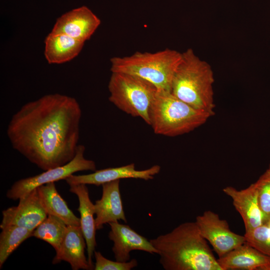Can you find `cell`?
<instances>
[{
    "instance_id": "6",
    "label": "cell",
    "mask_w": 270,
    "mask_h": 270,
    "mask_svg": "<svg viewBox=\"0 0 270 270\" xmlns=\"http://www.w3.org/2000/svg\"><path fill=\"white\" fill-rule=\"evenodd\" d=\"M109 100L118 108L150 125V111L158 88L136 76L112 72L108 84Z\"/></svg>"
},
{
    "instance_id": "10",
    "label": "cell",
    "mask_w": 270,
    "mask_h": 270,
    "mask_svg": "<svg viewBox=\"0 0 270 270\" xmlns=\"http://www.w3.org/2000/svg\"><path fill=\"white\" fill-rule=\"evenodd\" d=\"M100 19L87 6L72 10L58 18L52 32L63 34L78 40H88L100 24Z\"/></svg>"
},
{
    "instance_id": "24",
    "label": "cell",
    "mask_w": 270,
    "mask_h": 270,
    "mask_svg": "<svg viewBox=\"0 0 270 270\" xmlns=\"http://www.w3.org/2000/svg\"><path fill=\"white\" fill-rule=\"evenodd\" d=\"M94 254L96 260L94 270H130L138 264L136 259L120 262L110 260L104 257L100 252L94 251Z\"/></svg>"
},
{
    "instance_id": "21",
    "label": "cell",
    "mask_w": 270,
    "mask_h": 270,
    "mask_svg": "<svg viewBox=\"0 0 270 270\" xmlns=\"http://www.w3.org/2000/svg\"><path fill=\"white\" fill-rule=\"evenodd\" d=\"M0 234V268L10 255L25 240L32 236L33 231L14 225L4 226Z\"/></svg>"
},
{
    "instance_id": "2",
    "label": "cell",
    "mask_w": 270,
    "mask_h": 270,
    "mask_svg": "<svg viewBox=\"0 0 270 270\" xmlns=\"http://www.w3.org/2000/svg\"><path fill=\"white\" fill-rule=\"evenodd\" d=\"M150 240L165 270H222L195 222Z\"/></svg>"
},
{
    "instance_id": "23",
    "label": "cell",
    "mask_w": 270,
    "mask_h": 270,
    "mask_svg": "<svg viewBox=\"0 0 270 270\" xmlns=\"http://www.w3.org/2000/svg\"><path fill=\"white\" fill-rule=\"evenodd\" d=\"M254 184L263 224H266L270 219V170L267 169Z\"/></svg>"
},
{
    "instance_id": "18",
    "label": "cell",
    "mask_w": 270,
    "mask_h": 270,
    "mask_svg": "<svg viewBox=\"0 0 270 270\" xmlns=\"http://www.w3.org/2000/svg\"><path fill=\"white\" fill-rule=\"evenodd\" d=\"M84 42L63 34L50 32L44 40L45 58L49 64H61L75 58Z\"/></svg>"
},
{
    "instance_id": "20",
    "label": "cell",
    "mask_w": 270,
    "mask_h": 270,
    "mask_svg": "<svg viewBox=\"0 0 270 270\" xmlns=\"http://www.w3.org/2000/svg\"><path fill=\"white\" fill-rule=\"evenodd\" d=\"M67 226L64 221L58 217L48 215L33 230L32 236L48 242L56 252L64 238Z\"/></svg>"
},
{
    "instance_id": "13",
    "label": "cell",
    "mask_w": 270,
    "mask_h": 270,
    "mask_svg": "<svg viewBox=\"0 0 270 270\" xmlns=\"http://www.w3.org/2000/svg\"><path fill=\"white\" fill-rule=\"evenodd\" d=\"M86 242L80 226L68 225L59 250L52 260L53 264L61 261L69 263L72 270H92L86 258L84 250Z\"/></svg>"
},
{
    "instance_id": "11",
    "label": "cell",
    "mask_w": 270,
    "mask_h": 270,
    "mask_svg": "<svg viewBox=\"0 0 270 270\" xmlns=\"http://www.w3.org/2000/svg\"><path fill=\"white\" fill-rule=\"evenodd\" d=\"M160 170V166L158 165H154L144 170H137L134 164L132 163L119 167L96 170L86 174H73L65 180L69 186L84 184L99 186L106 182L124 178L142 179L145 180H152Z\"/></svg>"
},
{
    "instance_id": "1",
    "label": "cell",
    "mask_w": 270,
    "mask_h": 270,
    "mask_svg": "<svg viewBox=\"0 0 270 270\" xmlns=\"http://www.w3.org/2000/svg\"><path fill=\"white\" fill-rule=\"evenodd\" d=\"M82 112L75 98L46 94L14 114L6 134L14 150L44 171L64 165L75 156Z\"/></svg>"
},
{
    "instance_id": "8",
    "label": "cell",
    "mask_w": 270,
    "mask_h": 270,
    "mask_svg": "<svg viewBox=\"0 0 270 270\" xmlns=\"http://www.w3.org/2000/svg\"><path fill=\"white\" fill-rule=\"evenodd\" d=\"M195 222L201 235L212 246L218 258L246 242L244 236L232 232L228 222L211 210L196 216Z\"/></svg>"
},
{
    "instance_id": "17",
    "label": "cell",
    "mask_w": 270,
    "mask_h": 270,
    "mask_svg": "<svg viewBox=\"0 0 270 270\" xmlns=\"http://www.w3.org/2000/svg\"><path fill=\"white\" fill-rule=\"evenodd\" d=\"M218 261L222 270H265L270 264V256L245 242L218 258Z\"/></svg>"
},
{
    "instance_id": "15",
    "label": "cell",
    "mask_w": 270,
    "mask_h": 270,
    "mask_svg": "<svg viewBox=\"0 0 270 270\" xmlns=\"http://www.w3.org/2000/svg\"><path fill=\"white\" fill-rule=\"evenodd\" d=\"M222 190L232 199L234 206L243 220L246 232L263 224L254 183L241 190L232 186H226Z\"/></svg>"
},
{
    "instance_id": "4",
    "label": "cell",
    "mask_w": 270,
    "mask_h": 270,
    "mask_svg": "<svg viewBox=\"0 0 270 270\" xmlns=\"http://www.w3.org/2000/svg\"><path fill=\"white\" fill-rule=\"evenodd\" d=\"M212 116L179 99L170 91L158 90L150 111V125L158 134L176 136L204 124Z\"/></svg>"
},
{
    "instance_id": "3",
    "label": "cell",
    "mask_w": 270,
    "mask_h": 270,
    "mask_svg": "<svg viewBox=\"0 0 270 270\" xmlns=\"http://www.w3.org/2000/svg\"><path fill=\"white\" fill-rule=\"evenodd\" d=\"M214 72L210 65L192 48L182 53L170 92L194 108L214 115Z\"/></svg>"
},
{
    "instance_id": "19",
    "label": "cell",
    "mask_w": 270,
    "mask_h": 270,
    "mask_svg": "<svg viewBox=\"0 0 270 270\" xmlns=\"http://www.w3.org/2000/svg\"><path fill=\"white\" fill-rule=\"evenodd\" d=\"M40 203L48 215L58 217L67 225L80 226V218L68 208L56 190L54 182L36 188Z\"/></svg>"
},
{
    "instance_id": "26",
    "label": "cell",
    "mask_w": 270,
    "mask_h": 270,
    "mask_svg": "<svg viewBox=\"0 0 270 270\" xmlns=\"http://www.w3.org/2000/svg\"><path fill=\"white\" fill-rule=\"evenodd\" d=\"M268 169L269 170H270V164H269L268 168Z\"/></svg>"
},
{
    "instance_id": "22",
    "label": "cell",
    "mask_w": 270,
    "mask_h": 270,
    "mask_svg": "<svg viewBox=\"0 0 270 270\" xmlns=\"http://www.w3.org/2000/svg\"><path fill=\"white\" fill-rule=\"evenodd\" d=\"M246 242L260 252L270 256V226L262 224L245 232Z\"/></svg>"
},
{
    "instance_id": "25",
    "label": "cell",
    "mask_w": 270,
    "mask_h": 270,
    "mask_svg": "<svg viewBox=\"0 0 270 270\" xmlns=\"http://www.w3.org/2000/svg\"><path fill=\"white\" fill-rule=\"evenodd\" d=\"M266 224H268L270 226V219L268 222Z\"/></svg>"
},
{
    "instance_id": "7",
    "label": "cell",
    "mask_w": 270,
    "mask_h": 270,
    "mask_svg": "<svg viewBox=\"0 0 270 270\" xmlns=\"http://www.w3.org/2000/svg\"><path fill=\"white\" fill-rule=\"evenodd\" d=\"M85 147L79 144L74 158L66 164L50 168L37 175L16 181L7 191L6 197L14 200H18L34 188L50 182H55L67 178L74 173L83 170H96L94 161L84 156Z\"/></svg>"
},
{
    "instance_id": "14",
    "label": "cell",
    "mask_w": 270,
    "mask_h": 270,
    "mask_svg": "<svg viewBox=\"0 0 270 270\" xmlns=\"http://www.w3.org/2000/svg\"><path fill=\"white\" fill-rule=\"evenodd\" d=\"M120 180L102 184V195L94 204L96 230L103 228L106 224L120 220L127 222L120 190Z\"/></svg>"
},
{
    "instance_id": "5",
    "label": "cell",
    "mask_w": 270,
    "mask_h": 270,
    "mask_svg": "<svg viewBox=\"0 0 270 270\" xmlns=\"http://www.w3.org/2000/svg\"><path fill=\"white\" fill-rule=\"evenodd\" d=\"M182 53L166 48L155 52H137L129 56L110 58L112 72H123L144 78L158 90L170 91Z\"/></svg>"
},
{
    "instance_id": "9",
    "label": "cell",
    "mask_w": 270,
    "mask_h": 270,
    "mask_svg": "<svg viewBox=\"0 0 270 270\" xmlns=\"http://www.w3.org/2000/svg\"><path fill=\"white\" fill-rule=\"evenodd\" d=\"M18 200L16 206L2 212L0 228L14 225L33 231L48 216L40 203L36 188Z\"/></svg>"
},
{
    "instance_id": "16",
    "label": "cell",
    "mask_w": 270,
    "mask_h": 270,
    "mask_svg": "<svg viewBox=\"0 0 270 270\" xmlns=\"http://www.w3.org/2000/svg\"><path fill=\"white\" fill-rule=\"evenodd\" d=\"M70 186V191L75 194L78 199V210L80 214V226L86 242L88 260L90 264L94 267L92 257L96 246L94 204L90 198L86 184H72Z\"/></svg>"
},
{
    "instance_id": "12",
    "label": "cell",
    "mask_w": 270,
    "mask_h": 270,
    "mask_svg": "<svg viewBox=\"0 0 270 270\" xmlns=\"http://www.w3.org/2000/svg\"><path fill=\"white\" fill-rule=\"evenodd\" d=\"M110 230L108 238L113 242L112 250L116 260L126 262L130 260V252L134 250L157 254V250L150 240L140 235L129 226L118 222L108 224Z\"/></svg>"
}]
</instances>
